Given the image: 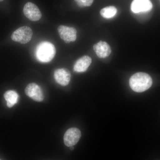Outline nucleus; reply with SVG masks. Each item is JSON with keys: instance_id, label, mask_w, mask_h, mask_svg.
<instances>
[{"instance_id": "obj_14", "label": "nucleus", "mask_w": 160, "mask_h": 160, "mask_svg": "<svg viewBox=\"0 0 160 160\" xmlns=\"http://www.w3.org/2000/svg\"><path fill=\"white\" fill-rule=\"evenodd\" d=\"M80 7H88L93 3V0H74Z\"/></svg>"}, {"instance_id": "obj_12", "label": "nucleus", "mask_w": 160, "mask_h": 160, "mask_svg": "<svg viewBox=\"0 0 160 160\" xmlns=\"http://www.w3.org/2000/svg\"><path fill=\"white\" fill-rule=\"evenodd\" d=\"M4 97L7 102V106L11 108L17 103L19 96L16 92L13 90H8L5 92Z\"/></svg>"}, {"instance_id": "obj_3", "label": "nucleus", "mask_w": 160, "mask_h": 160, "mask_svg": "<svg viewBox=\"0 0 160 160\" xmlns=\"http://www.w3.org/2000/svg\"><path fill=\"white\" fill-rule=\"evenodd\" d=\"M32 30L27 26H22L12 32L11 36L12 40L14 42L25 44L29 42L32 38Z\"/></svg>"}, {"instance_id": "obj_7", "label": "nucleus", "mask_w": 160, "mask_h": 160, "mask_svg": "<svg viewBox=\"0 0 160 160\" xmlns=\"http://www.w3.org/2000/svg\"><path fill=\"white\" fill-rule=\"evenodd\" d=\"M81 137V132L79 129L76 128H70L64 135V143L68 147L74 146L78 142Z\"/></svg>"}, {"instance_id": "obj_11", "label": "nucleus", "mask_w": 160, "mask_h": 160, "mask_svg": "<svg viewBox=\"0 0 160 160\" xmlns=\"http://www.w3.org/2000/svg\"><path fill=\"white\" fill-rule=\"evenodd\" d=\"M92 63V59L88 56H84L76 61L73 66V70L76 72H86Z\"/></svg>"}, {"instance_id": "obj_16", "label": "nucleus", "mask_w": 160, "mask_h": 160, "mask_svg": "<svg viewBox=\"0 0 160 160\" xmlns=\"http://www.w3.org/2000/svg\"><path fill=\"white\" fill-rule=\"evenodd\" d=\"M3 1H4V0H0V2H2Z\"/></svg>"}, {"instance_id": "obj_15", "label": "nucleus", "mask_w": 160, "mask_h": 160, "mask_svg": "<svg viewBox=\"0 0 160 160\" xmlns=\"http://www.w3.org/2000/svg\"><path fill=\"white\" fill-rule=\"evenodd\" d=\"M70 149H71V150H73V149H74V147H73V146H71V147H70Z\"/></svg>"}, {"instance_id": "obj_2", "label": "nucleus", "mask_w": 160, "mask_h": 160, "mask_svg": "<svg viewBox=\"0 0 160 160\" xmlns=\"http://www.w3.org/2000/svg\"><path fill=\"white\" fill-rule=\"evenodd\" d=\"M56 53V50L54 45L46 41L38 45L35 51V55L39 62L47 63L53 59Z\"/></svg>"}, {"instance_id": "obj_6", "label": "nucleus", "mask_w": 160, "mask_h": 160, "mask_svg": "<svg viewBox=\"0 0 160 160\" xmlns=\"http://www.w3.org/2000/svg\"><path fill=\"white\" fill-rule=\"evenodd\" d=\"M25 93L29 97L38 102H42L44 99L42 90L38 84L35 83L28 84L25 89Z\"/></svg>"}, {"instance_id": "obj_13", "label": "nucleus", "mask_w": 160, "mask_h": 160, "mask_svg": "<svg viewBox=\"0 0 160 160\" xmlns=\"http://www.w3.org/2000/svg\"><path fill=\"white\" fill-rule=\"evenodd\" d=\"M117 13V9L114 6H110L103 8L100 11V14L105 18H111Z\"/></svg>"}, {"instance_id": "obj_5", "label": "nucleus", "mask_w": 160, "mask_h": 160, "mask_svg": "<svg viewBox=\"0 0 160 160\" xmlns=\"http://www.w3.org/2000/svg\"><path fill=\"white\" fill-rule=\"evenodd\" d=\"M23 12L27 18L32 22L39 21L42 16L40 9L33 3H26L23 8Z\"/></svg>"}, {"instance_id": "obj_1", "label": "nucleus", "mask_w": 160, "mask_h": 160, "mask_svg": "<svg viewBox=\"0 0 160 160\" xmlns=\"http://www.w3.org/2000/svg\"><path fill=\"white\" fill-rule=\"evenodd\" d=\"M129 83L130 88L133 91L141 92L148 90L151 87L152 81L149 74L139 72L132 76Z\"/></svg>"}, {"instance_id": "obj_8", "label": "nucleus", "mask_w": 160, "mask_h": 160, "mask_svg": "<svg viewBox=\"0 0 160 160\" xmlns=\"http://www.w3.org/2000/svg\"><path fill=\"white\" fill-rule=\"evenodd\" d=\"M152 7L150 0H133L131 4V9L132 12L138 13L149 12Z\"/></svg>"}, {"instance_id": "obj_10", "label": "nucleus", "mask_w": 160, "mask_h": 160, "mask_svg": "<svg viewBox=\"0 0 160 160\" xmlns=\"http://www.w3.org/2000/svg\"><path fill=\"white\" fill-rule=\"evenodd\" d=\"M93 50L100 58H105L109 56L111 52V48L106 42L100 41L93 46Z\"/></svg>"}, {"instance_id": "obj_4", "label": "nucleus", "mask_w": 160, "mask_h": 160, "mask_svg": "<svg viewBox=\"0 0 160 160\" xmlns=\"http://www.w3.org/2000/svg\"><path fill=\"white\" fill-rule=\"evenodd\" d=\"M60 38L66 43L74 42L77 39L76 29L72 27L61 25L58 28Z\"/></svg>"}, {"instance_id": "obj_9", "label": "nucleus", "mask_w": 160, "mask_h": 160, "mask_svg": "<svg viewBox=\"0 0 160 160\" xmlns=\"http://www.w3.org/2000/svg\"><path fill=\"white\" fill-rule=\"evenodd\" d=\"M54 77L58 84L62 86H66L70 82L71 73L68 69L61 68L55 70Z\"/></svg>"}]
</instances>
